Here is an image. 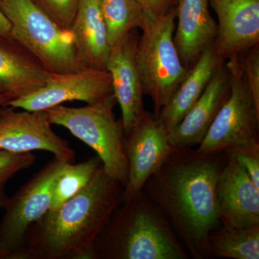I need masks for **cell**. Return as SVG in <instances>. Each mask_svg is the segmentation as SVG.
I'll return each mask as SVG.
<instances>
[{
	"instance_id": "cell-6",
	"label": "cell",
	"mask_w": 259,
	"mask_h": 259,
	"mask_svg": "<svg viewBox=\"0 0 259 259\" xmlns=\"http://www.w3.org/2000/svg\"><path fill=\"white\" fill-rule=\"evenodd\" d=\"M11 25L10 36L51 74L87 69L76 54L71 30L59 26L32 0H0Z\"/></svg>"
},
{
	"instance_id": "cell-15",
	"label": "cell",
	"mask_w": 259,
	"mask_h": 259,
	"mask_svg": "<svg viewBox=\"0 0 259 259\" xmlns=\"http://www.w3.org/2000/svg\"><path fill=\"white\" fill-rule=\"evenodd\" d=\"M231 92V78L223 62L197 101L168 134L175 148L199 146Z\"/></svg>"
},
{
	"instance_id": "cell-29",
	"label": "cell",
	"mask_w": 259,
	"mask_h": 259,
	"mask_svg": "<svg viewBox=\"0 0 259 259\" xmlns=\"http://www.w3.org/2000/svg\"><path fill=\"white\" fill-rule=\"evenodd\" d=\"M13 100H15V97L13 95H8V94L0 95V108L2 107L6 106L8 102Z\"/></svg>"
},
{
	"instance_id": "cell-7",
	"label": "cell",
	"mask_w": 259,
	"mask_h": 259,
	"mask_svg": "<svg viewBox=\"0 0 259 259\" xmlns=\"http://www.w3.org/2000/svg\"><path fill=\"white\" fill-rule=\"evenodd\" d=\"M227 61L231 78L229 97L195 152L208 156L239 150L259 154V107L247 85L240 56Z\"/></svg>"
},
{
	"instance_id": "cell-26",
	"label": "cell",
	"mask_w": 259,
	"mask_h": 259,
	"mask_svg": "<svg viewBox=\"0 0 259 259\" xmlns=\"http://www.w3.org/2000/svg\"><path fill=\"white\" fill-rule=\"evenodd\" d=\"M226 152L241 165L252 182L259 187V154L239 150H229Z\"/></svg>"
},
{
	"instance_id": "cell-17",
	"label": "cell",
	"mask_w": 259,
	"mask_h": 259,
	"mask_svg": "<svg viewBox=\"0 0 259 259\" xmlns=\"http://www.w3.org/2000/svg\"><path fill=\"white\" fill-rule=\"evenodd\" d=\"M10 36L0 35V95L15 99L41 88L50 80L51 73Z\"/></svg>"
},
{
	"instance_id": "cell-4",
	"label": "cell",
	"mask_w": 259,
	"mask_h": 259,
	"mask_svg": "<svg viewBox=\"0 0 259 259\" xmlns=\"http://www.w3.org/2000/svg\"><path fill=\"white\" fill-rule=\"evenodd\" d=\"M114 95L82 107L62 105L47 110L51 125L62 126L93 148L101 159L104 171L125 187L128 165L125 153V136L122 121L114 114Z\"/></svg>"
},
{
	"instance_id": "cell-1",
	"label": "cell",
	"mask_w": 259,
	"mask_h": 259,
	"mask_svg": "<svg viewBox=\"0 0 259 259\" xmlns=\"http://www.w3.org/2000/svg\"><path fill=\"white\" fill-rule=\"evenodd\" d=\"M227 159L226 151L200 156L192 148H176L143 189L193 258H208L209 235L222 226L216 184Z\"/></svg>"
},
{
	"instance_id": "cell-9",
	"label": "cell",
	"mask_w": 259,
	"mask_h": 259,
	"mask_svg": "<svg viewBox=\"0 0 259 259\" xmlns=\"http://www.w3.org/2000/svg\"><path fill=\"white\" fill-rule=\"evenodd\" d=\"M175 148L161 121L153 113L146 112L139 123L125 136L128 175L122 202L131 200L143 190L148 179L161 168Z\"/></svg>"
},
{
	"instance_id": "cell-3",
	"label": "cell",
	"mask_w": 259,
	"mask_h": 259,
	"mask_svg": "<svg viewBox=\"0 0 259 259\" xmlns=\"http://www.w3.org/2000/svg\"><path fill=\"white\" fill-rule=\"evenodd\" d=\"M163 213L141 191L122 202L94 245L93 259H187Z\"/></svg>"
},
{
	"instance_id": "cell-27",
	"label": "cell",
	"mask_w": 259,
	"mask_h": 259,
	"mask_svg": "<svg viewBox=\"0 0 259 259\" xmlns=\"http://www.w3.org/2000/svg\"><path fill=\"white\" fill-rule=\"evenodd\" d=\"M148 16L160 17L176 8L177 0H136Z\"/></svg>"
},
{
	"instance_id": "cell-20",
	"label": "cell",
	"mask_w": 259,
	"mask_h": 259,
	"mask_svg": "<svg viewBox=\"0 0 259 259\" xmlns=\"http://www.w3.org/2000/svg\"><path fill=\"white\" fill-rule=\"evenodd\" d=\"M208 258H259V225L244 228L221 226L209 235Z\"/></svg>"
},
{
	"instance_id": "cell-28",
	"label": "cell",
	"mask_w": 259,
	"mask_h": 259,
	"mask_svg": "<svg viewBox=\"0 0 259 259\" xmlns=\"http://www.w3.org/2000/svg\"><path fill=\"white\" fill-rule=\"evenodd\" d=\"M11 25L6 15L0 8V35L1 36H10Z\"/></svg>"
},
{
	"instance_id": "cell-18",
	"label": "cell",
	"mask_w": 259,
	"mask_h": 259,
	"mask_svg": "<svg viewBox=\"0 0 259 259\" xmlns=\"http://www.w3.org/2000/svg\"><path fill=\"white\" fill-rule=\"evenodd\" d=\"M101 0H80L70 30L78 58L87 69L106 70L110 48L102 17Z\"/></svg>"
},
{
	"instance_id": "cell-12",
	"label": "cell",
	"mask_w": 259,
	"mask_h": 259,
	"mask_svg": "<svg viewBox=\"0 0 259 259\" xmlns=\"http://www.w3.org/2000/svg\"><path fill=\"white\" fill-rule=\"evenodd\" d=\"M136 30L111 48L106 70L111 77L112 90L116 102L120 107L125 136L143 118L146 110L144 90L140 75L136 49Z\"/></svg>"
},
{
	"instance_id": "cell-19",
	"label": "cell",
	"mask_w": 259,
	"mask_h": 259,
	"mask_svg": "<svg viewBox=\"0 0 259 259\" xmlns=\"http://www.w3.org/2000/svg\"><path fill=\"white\" fill-rule=\"evenodd\" d=\"M224 61L216 54L213 44L201 53L173 96L156 117L165 126L168 134L197 101L220 65Z\"/></svg>"
},
{
	"instance_id": "cell-5",
	"label": "cell",
	"mask_w": 259,
	"mask_h": 259,
	"mask_svg": "<svg viewBox=\"0 0 259 259\" xmlns=\"http://www.w3.org/2000/svg\"><path fill=\"white\" fill-rule=\"evenodd\" d=\"M176 8L160 17L146 14L138 39L136 59L144 95L152 100L157 117L188 74L175 41Z\"/></svg>"
},
{
	"instance_id": "cell-10",
	"label": "cell",
	"mask_w": 259,
	"mask_h": 259,
	"mask_svg": "<svg viewBox=\"0 0 259 259\" xmlns=\"http://www.w3.org/2000/svg\"><path fill=\"white\" fill-rule=\"evenodd\" d=\"M113 95L111 77L107 70L84 69L75 72L52 74L44 87L8 102L6 106L40 111L62 105L81 101L97 103Z\"/></svg>"
},
{
	"instance_id": "cell-13",
	"label": "cell",
	"mask_w": 259,
	"mask_h": 259,
	"mask_svg": "<svg viewBox=\"0 0 259 259\" xmlns=\"http://www.w3.org/2000/svg\"><path fill=\"white\" fill-rule=\"evenodd\" d=\"M218 17L213 47L226 61L259 44V0H209Z\"/></svg>"
},
{
	"instance_id": "cell-21",
	"label": "cell",
	"mask_w": 259,
	"mask_h": 259,
	"mask_svg": "<svg viewBox=\"0 0 259 259\" xmlns=\"http://www.w3.org/2000/svg\"><path fill=\"white\" fill-rule=\"evenodd\" d=\"M100 8L110 48L144 25L146 13L136 0H101Z\"/></svg>"
},
{
	"instance_id": "cell-23",
	"label": "cell",
	"mask_w": 259,
	"mask_h": 259,
	"mask_svg": "<svg viewBox=\"0 0 259 259\" xmlns=\"http://www.w3.org/2000/svg\"><path fill=\"white\" fill-rule=\"evenodd\" d=\"M36 157L31 152L14 153L0 150V209H5L10 197L5 192L7 182L18 172L30 168Z\"/></svg>"
},
{
	"instance_id": "cell-8",
	"label": "cell",
	"mask_w": 259,
	"mask_h": 259,
	"mask_svg": "<svg viewBox=\"0 0 259 259\" xmlns=\"http://www.w3.org/2000/svg\"><path fill=\"white\" fill-rule=\"evenodd\" d=\"M68 161L54 156L9 198L0 222V259H20L33 223L49 210L53 188Z\"/></svg>"
},
{
	"instance_id": "cell-24",
	"label": "cell",
	"mask_w": 259,
	"mask_h": 259,
	"mask_svg": "<svg viewBox=\"0 0 259 259\" xmlns=\"http://www.w3.org/2000/svg\"><path fill=\"white\" fill-rule=\"evenodd\" d=\"M59 26L70 30L77 13L80 0H32Z\"/></svg>"
},
{
	"instance_id": "cell-22",
	"label": "cell",
	"mask_w": 259,
	"mask_h": 259,
	"mask_svg": "<svg viewBox=\"0 0 259 259\" xmlns=\"http://www.w3.org/2000/svg\"><path fill=\"white\" fill-rule=\"evenodd\" d=\"M102 165L97 155L77 164L67 162L54 184L49 209L58 208L81 192L90 184Z\"/></svg>"
},
{
	"instance_id": "cell-16",
	"label": "cell",
	"mask_w": 259,
	"mask_h": 259,
	"mask_svg": "<svg viewBox=\"0 0 259 259\" xmlns=\"http://www.w3.org/2000/svg\"><path fill=\"white\" fill-rule=\"evenodd\" d=\"M209 5V0H177L174 41L189 69L215 40L217 23L211 16Z\"/></svg>"
},
{
	"instance_id": "cell-25",
	"label": "cell",
	"mask_w": 259,
	"mask_h": 259,
	"mask_svg": "<svg viewBox=\"0 0 259 259\" xmlns=\"http://www.w3.org/2000/svg\"><path fill=\"white\" fill-rule=\"evenodd\" d=\"M239 56L247 85L259 107V44L250 49L243 58Z\"/></svg>"
},
{
	"instance_id": "cell-11",
	"label": "cell",
	"mask_w": 259,
	"mask_h": 259,
	"mask_svg": "<svg viewBox=\"0 0 259 259\" xmlns=\"http://www.w3.org/2000/svg\"><path fill=\"white\" fill-rule=\"evenodd\" d=\"M0 150L49 151L68 162L74 161L76 156L67 141L53 131L47 110L17 112L12 107L0 110Z\"/></svg>"
},
{
	"instance_id": "cell-14",
	"label": "cell",
	"mask_w": 259,
	"mask_h": 259,
	"mask_svg": "<svg viewBox=\"0 0 259 259\" xmlns=\"http://www.w3.org/2000/svg\"><path fill=\"white\" fill-rule=\"evenodd\" d=\"M216 198L222 226L244 228L259 225V187L228 155L218 175Z\"/></svg>"
},
{
	"instance_id": "cell-2",
	"label": "cell",
	"mask_w": 259,
	"mask_h": 259,
	"mask_svg": "<svg viewBox=\"0 0 259 259\" xmlns=\"http://www.w3.org/2000/svg\"><path fill=\"white\" fill-rule=\"evenodd\" d=\"M123 190L102 165L84 189L30 226L20 259H93L95 241Z\"/></svg>"
}]
</instances>
